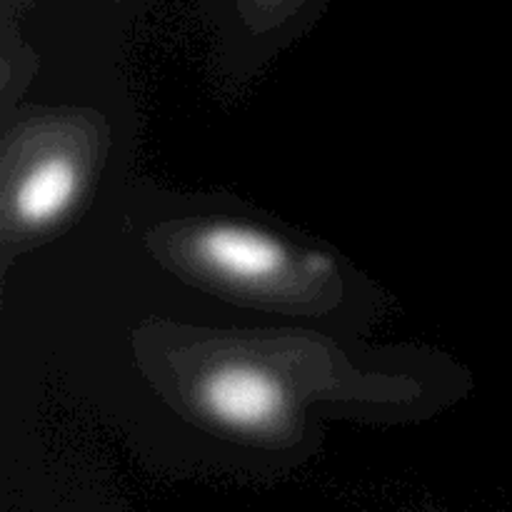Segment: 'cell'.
I'll list each match as a JSON object with an SVG mask.
<instances>
[{
    "mask_svg": "<svg viewBox=\"0 0 512 512\" xmlns=\"http://www.w3.org/2000/svg\"><path fill=\"white\" fill-rule=\"evenodd\" d=\"M200 400L218 423L238 430L268 428L285 408V395L278 380L250 365L215 370L203 383Z\"/></svg>",
    "mask_w": 512,
    "mask_h": 512,
    "instance_id": "cell-1",
    "label": "cell"
},
{
    "mask_svg": "<svg viewBox=\"0 0 512 512\" xmlns=\"http://www.w3.org/2000/svg\"><path fill=\"white\" fill-rule=\"evenodd\" d=\"M195 245L208 268L238 283H268L288 268V253L278 240L238 225H215L203 230Z\"/></svg>",
    "mask_w": 512,
    "mask_h": 512,
    "instance_id": "cell-2",
    "label": "cell"
},
{
    "mask_svg": "<svg viewBox=\"0 0 512 512\" xmlns=\"http://www.w3.org/2000/svg\"><path fill=\"white\" fill-rule=\"evenodd\" d=\"M80 175L63 155L35 165L15 193V213L25 225H45L65 213L78 195Z\"/></svg>",
    "mask_w": 512,
    "mask_h": 512,
    "instance_id": "cell-3",
    "label": "cell"
},
{
    "mask_svg": "<svg viewBox=\"0 0 512 512\" xmlns=\"http://www.w3.org/2000/svg\"><path fill=\"white\" fill-rule=\"evenodd\" d=\"M238 3L245 5V8L265 10V13H280V10L300 8L305 0H238Z\"/></svg>",
    "mask_w": 512,
    "mask_h": 512,
    "instance_id": "cell-4",
    "label": "cell"
}]
</instances>
